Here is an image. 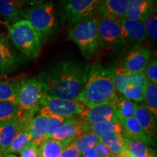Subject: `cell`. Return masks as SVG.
<instances>
[{"mask_svg": "<svg viewBox=\"0 0 157 157\" xmlns=\"http://www.w3.org/2000/svg\"><path fill=\"white\" fill-rule=\"evenodd\" d=\"M48 119V128H47L46 140L51 138L57 129L60 127L66 121V119L58 117V116L52 115L47 118Z\"/></svg>", "mask_w": 157, "mask_h": 157, "instance_id": "cell-33", "label": "cell"}, {"mask_svg": "<svg viewBox=\"0 0 157 157\" xmlns=\"http://www.w3.org/2000/svg\"><path fill=\"white\" fill-rule=\"evenodd\" d=\"M142 22L146 30V36L151 40H156L157 39V16L156 12L147 15Z\"/></svg>", "mask_w": 157, "mask_h": 157, "instance_id": "cell-30", "label": "cell"}, {"mask_svg": "<svg viewBox=\"0 0 157 157\" xmlns=\"http://www.w3.org/2000/svg\"><path fill=\"white\" fill-rule=\"evenodd\" d=\"M82 122L83 133L92 132L98 136H103L111 133H122V127L119 121H105L95 124H87Z\"/></svg>", "mask_w": 157, "mask_h": 157, "instance_id": "cell-20", "label": "cell"}, {"mask_svg": "<svg viewBox=\"0 0 157 157\" xmlns=\"http://www.w3.org/2000/svg\"><path fill=\"white\" fill-rule=\"evenodd\" d=\"M19 154L21 157H40L39 146L31 142L29 143Z\"/></svg>", "mask_w": 157, "mask_h": 157, "instance_id": "cell-35", "label": "cell"}, {"mask_svg": "<svg viewBox=\"0 0 157 157\" xmlns=\"http://www.w3.org/2000/svg\"><path fill=\"white\" fill-rule=\"evenodd\" d=\"M48 128V119L41 114H36L31 119L30 124L31 142L39 146L46 140V133Z\"/></svg>", "mask_w": 157, "mask_h": 157, "instance_id": "cell-21", "label": "cell"}, {"mask_svg": "<svg viewBox=\"0 0 157 157\" xmlns=\"http://www.w3.org/2000/svg\"><path fill=\"white\" fill-rule=\"evenodd\" d=\"M23 5H29L34 7V6L40 5L44 2L45 0H18Z\"/></svg>", "mask_w": 157, "mask_h": 157, "instance_id": "cell-39", "label": "cell"}, {"mask_svg": "<svg viewBox=\"0 0 157 157\" xmlns=\"http://www.w3.org/2000/svg\"><path fill=\"white\" fill-rule=\"evenodd\" d=\"M98 17L93 16L73 25L67 39L75 43L85 58H91L101 49L98 31Z\"/></svg>", "mask_w": 157, "mask_h": 157, "instance_id": "cell-4", "label": "cell"}, {"mask_svg": "<svg viewBox=\"0 0 157 157\" xmlns=\"http://www.w3.org/2000/svg\"><path fill=\"white\" fill-rule=\"evenodd\" d=\"M115 157H132L131 156L130 154H129L128 151H127V150H124V151H122L120 154H119L117 156H114Z\"/></svg>", "mask_w": 157, "mask_h": 157, "instance_id": "cell-40", "label": "cell"}, {"mask_svg": "<svg viewBox=\"0 0 157 157\" xmlns=\"http://www.w3.org/2000/svg\"><path fill=\"white\" fill-rule=\"evenodd\" d=\"M95 147L98 152V157H115L110 151L109 148L107 146H105V145H103V143H101L100 141L97 143Z\"/></svg>", "mask_w": 157, "mask_h": 157, "instance_id": "cell-36", "label": "cell"}, {"mask_svg": "<svg viewBox=\"0 0 157 157\" xmlns=\"http://www.w3.org/2000/svg\"><path fill=\"white\" fill-rule=\"evenodd\" d=\"M144 101L147 108L157 117V84L148 82L144 87Z\"/></svg>", "mask_w": 157, "mask_h": 157, "instance_id": "cell-27", "label": "cell"}, {"mask_svg": "<svg viewBox=\"0 0 157 157\" xmlns=\"http://www.w3.org/2000/svg\"><path fill=\"white\" fill-rule=\"evenodd\" d=\"M121 42L135 44L134 48L140 46L147 38L146 30L142 21L123 19L121 21Z\"/></svg>", "mask_w": 157, "mask_h": 157, "instance_id": "cell-12", "label": "cell"}, {"mask_svg": "<svg viewBox=\"0 0 157 157\" xmlns=\"http://www.w3.org/2000/svg\"><path fill=\"white\" fill-rule=\"evenodd\" d=\"M3 157H17V156H15L13 154H6Z\"/></svg>", "mask_w": 157, "mask_h": 157, "instance_id": "cell-42", "label": "cell"}, {"mask_svg": "<svg viewBox=\"0 0 157 157\" xmlns=\"http://www.w3.org/2000/svg\"><path fill=\"white\" fill-rule=\"evenodd\" d=\"M124 97L135 103H140L144 101V87L129 84L121 93Z\"/></svg>", "mask_w": 157, "mask_h": 157, "instance_id": "cell-31", "label": "cell"}, {"mask_svg": "<svg viewBox=\"0 0 157 157\" xmlns=\"http://www.w3.org/2000/svg\"><path fill=\"white\" fill-rule=\"evenodd\" d=\"M98 31L101 48H113L121 42V21L103 16L98 17Z\"/></svg>", "mask_w": 157, "mask_h": 157, "instance_id": "cell-10", "label": "cell"}, {"mask_svg": "<svg viewBox=\"0 0 157 157\" xmlns=\"http://www.w3.org/2000/svg\"><path fill=\"white\" fill-rule=\"evenodd\" d=\"M0 23H1V21H0Z\"/></svg>", "mask_w": 157, "mask_h": 157, "instance_id": "cell-45", "label": "cell"}, {"mask_svg": "<svg viewBox=\"0 0 157 157\" xmlns=\"http://www.w3.org/2000/svg\"><path fill=\"white\" fill-rule=\"evenodd\" d=\"M153 1H154L155 3H156V0H153Z\"/></svg>", "mask_w": 157, "mask_h": 157, "instance_id": "cell-44", "label": "cell"}, {"mask_svg": "<svg viewBox=\"0 0 157 157\" xmlns=\"http://www.w3.org/2000/svg\"><path fill=\"white\" fill-rule=\"evenodd\" d=\"M153 0H129L125 18L142 21L147 15L156 12Z\"/></svg>", "mask_w": 157, "mask_h": 157, "instance_id": "cell-17", "label": "cell"}, {"mask_svg": "<svg viewBox=\"0 0 157 157\" xmlns=\"http://www.w3.org/2000/svg\"><path fill=\"white\" fill-rule=\"evenodd\" d=\"M21 18L26 20L45 42L54 33L57 26L54 4L52 1L23 10Z\"/></svg>", "mask_w": 157, "mask_h": 157, "instance_id": "cell-5", "label": "cell"}, {"mask_svg": "<svg viewBox=\"0 0 157 157\" xmlns=\"http://www.w3.org/2000/svg\"><path fill=\"white\" fill-rule=\"evenodd\" d=\"M9 37L13 45L26 58L34 59L40 54L42 39L26 20L21 19L10 25Z\"/></svg>", "mask_w": 157, "mask_h": 157, "instance_id": "cell-3", "label": "cell"}, {"mask_svg": "<svg viewBox=\"0 0 157 157\" xmlns=\"http://www.w3.org/2000/svg\"><path fill=\"white\" fill-rule=\"evenodd\" d=\"M101 0H66L63 9L64 21L76 24L95 16Z\"/></svg>", "mask_w": 157, "mask_h": 157, "instance_id": "cell-8", "label": "cell"}, {"mask_svg": "<svg viewBox=\"0 0 157 157\" xmlns=\"http://www.w3.org/2000/svg\"><path fill=\"white\" fill-rule=\"evenodd\" d=\"M71 143L70 141H60L49 138L39 146L40 157H60L64 149Z\"/></svg>", "mask_w": 157, "mask_h": 157, "instance_id": "cell-24", "label": "cell"}, {"mask_svg": "<svg viewBox=\"0 0 157 157\" xmlns=\"http://www.w3.org/2000/svg\"><path fill=\"white\" fill-rule=\"evenodd\" d=\"M20 58L8 41L0 35V74L14 71L18 67Z\"/></svg>", "mask_w": 157, "mask_h": 157, "instance_id": "cell-13", "label": "cell"}, {"mask_svg": "<svg viewBox=\"0 0 157 157\" xmlns=\"http://www.w3.org/2000/svg\"><path fill=\"white\" fill-rule=\"evenodd\" d=\"M40 114L45 118L52 115L58 116L64 119L77 118L85 106L77 101L59 99L44 94L39 103Z\"/></svg>", "mask_w": 157, "mask_h": 157, "instance_id": "cell-6", "label": "cell"}, {"mask_svg": "<svg viewBox=\"0 0 157 157\" xmlns=\"http://www.w3.org/2000/svg\"><path fill=\"white\" fill-rule=\"evenodd\" d=\"M5 155V150H4L3 148H0V157H3Z\"/></svg>", "mask_w": 157, "mask_h": 157, "instance_id": "cell-41", "label": "cell"}, {"mask_svg": "<svg viewBox=\"0 0 157 157\" xmlns=\"http://www.w3.org/2000/svg\"><path fill=\"white\" fill-rule=\"evenodd\" d=\"M20 82L15 79H0V102L17 105Z\"/></svg>", "mask_w": 157, "mask_h": 157, "instance_id": "cell-23", "label": "cell"}, {"mask_svg": "<svg viewBox=\"0 0 157 157\" xmlns=\"http://www.w3.org/2000/svg\"><path fill=\"white\" fill-rule=\"evenodd\" d=\"M140 157H156V156H154V155H146V156H140Z\"/></svg>", "mask_w": 157, "mask_h": 157, "instance_id": "cell-43", "label": "cell"}, {"mask_svg": "<svg viewBox=\"0 0 157 157\" xmlns=\"http://www.w3.org/2000/svg\"><path fill=\"white\" fill-rule=\"evenodd\" d=\"M115 103H103L91 108L85 107L77 119L87 124L119 121Z\"/></svg>", "mask_w": 157, "mask_h": 157, "instance_id": "cell-11", "label": "cell"}, {"mask_svg": "<svg viewBox=\"0 0 157 157\" xmlns=\"http://www.w3.org/2000/svg\"><path fill=\"white\" fill-rule=\"evenodd\" d=\"M148 82L157 84V60L156 58L150 60L143 71Z\"/></svg>", "mask_w": 157, "mask_h": 157, "instance_id": "cell-34", "label": "cell"}, {"mask_svg": "<svg viewBox=\"0 0 157 157\" xmlns=\"http://www.w3.org/2000/svg\"><path fill=\"white\" fill-rule=\"evenodd\" d=\"M23 5L18 0H0V15L5 22L12 25L21 19Z\"/></svg>", "mask_w": 157, "mask_h": 157, "instance_id": "cell-19", "label": "cell"}, {"mask_svg": "<svg viewBox=\"0 0 157 157\" xmlns=\"http://www.w3.org/2000/svg\"><path fill=\"white\" fill-rule=\"evenodd\" d=\"M99 142V136L92 132L82 133L71 143V146L78 152H83L85 149L95 146Z\"/></svg>", "mask_w": 157, "mask_h": 157, "instance_id": "cell-26", "label": "cell"}, {"mask_svg": "<svg viewBox=\"0 0 157 157\" xmlns=\"http://www.w3.org/2000/svg\"><path fill=\"white\" fill-rule=\"evenodd\" d=\"M126 150L132 157H140L146 155L156 156V152L150 146L139 141L127 138V146Z\"/></svg>", "mask_w": 157, "mask_h": 157, "instance_id": "cell-28", "label": "cell"}, {"mask_svg": "<svg viewBox=\"0 0 157 157\" xmlns=\"http://www.w3.org/2000/svg\"><path fill=\"white\" fill-rule=\"evenodd\" d=\"M117 98L112 69L95 65L90 68L87 81L76 101L86 108H91L100 104L116 103Z\"/></svg>", "mask_w": 157, "mask_h": 157, "instance_id": "cell-2", "label": "cell"}, {"mask_svg": "<svg viewBox=\"0 0 157 157\" xmlns=\"http://www.w3.org/2000/svg\"><path fill=\"white\" fill-rule=\"evenodd\" d=\"M127 138L123 133H111L103 136H99V141L108 148L119 144V143L126 142Z\"/></svg>", "mask_w": 157, "mask_h": 157, "instance_id": "cell-32", "label": "cell"}, {"mask_svg": "<svg viewBox=\"0 0 157 157\" xmlns=\"http://www.w3.org/2000/svg\"><path fill=\"white\" fill-rule=\"evenodd\" d=\"M19 119L20 115L10 121L0 122V148L5 151L10 146L16 135L19 127Z\"/></svg>", "mask_w": 157, "mask_h": 157, "instance_id": "cell-22", "label": "cell"}, {"mask_svg": "<svg viewBox=\"0 0 157 157\" xmlns=\"http://www.w3.org/2000/svg\"><path fill=\"white\" fill-rule=\"evenodd\" d=\"M20 113L21 109L15 104L8 102H0V122H5L15 119Z\"/></svg>", "mask_w": 157, "mask_h": 157, "instance_id": "cell-29", "label": "cell"}, {"mask_svg": "<svg viewBox=\"0 0 157 157\" xmlns=\"http://www.w3.org/2000/svg\"><path fill=\"white\" fill-rule=\"evenodd\" d=\"M134 117L145 132L150 137V138L156 142L157 134L156 118L149 111L145 104L137 105Z\"/></svg>", "mask_w": 157, "mask_h": 157, "instance_id": "cell-16", "label": "cell"}, {"mask_svg": "<svg viewBox=\"0 0 157 157\" xmlns=\"http://www.w3.org/2000/svg\"><path fill=\"white\" fill-rule=\"evenodd\" d=\"M60 157H83L80 152L77 151L71 144L68 145L66 148L64 149L63 151L62 152Z\"/></svg>", "mask_w": 157, "mask_h": 157, "instance_id": "cell-37", "label": "cell"}, {"mask_svg": "<svg viewBox=\"0 0 157 157\" xmlns=\"http://www.w3.org/2000/svg\"><path fill=\"white\" fill-rule=\"evenodd\" d=\"M44 94L39 78H23L20 82L17 106L23 111H39V103Z\"/></svg>", "mask_w": 157, "mask_h": 157, "instance_id": "cell-7", "label": "cell"}, {"mask_svg": "<svg viewBox=\"0 0 157 157\" xmlns=\"http://www.w3.org/2000/svg\"><path fill=\"white\" fill-rule=\"evenodd\" d=\"M89 65L64 61L39 74L44 93L59 99L76 101L83 90L89 74Z\"/></svg>", "mask_w": 157, "mask_h": 157, "instance_id": "cell-1", "label": "cell"}, {"mask_svg": "<svg viewBox=\"0 0 157 157\" xmlns=\"http://www.w3.org/2000/svg\"><path fill=\"white\" fill-rule=\"evenodd\" d=\"M115 105L118 119L119 121L134 117L137 107L136 103L129 101L121 95L118 96Z\"/></svg>", "mask_w": 157, "mask_h": 157, "instance_id": "cell-25", "label": "cell"}, {"mask_svg": "<svg viewBox=\"0 0 157 157\" xmlns=\"http://www.w3.org/2000/svg\"><path fill=\"white\" fill-rule=\"evenodd\" d=\"M122 133L127 138L139 141L147 146H156V142L145 132L135 117H131L120 121Z\"/></svg>", "mask_w": 157, "mask_h": 157, "instance_id": "cell-15", "label": "cell"}, {"mask_svg": "<svg viewBox=\"0 0 157 157\" xmlns=\"http://www.w3.org/2000/svg\"><path fill=\"white\" fill-rule=\"evenodd\" d=\"M81 154L83 157H98V152L95 146L85 149Z\"/></svg>", "mask_w": 157, "mask_h": 157, "instance_id": "cell-38", "label": "cell"}, {"mask_svg": "<svg viewBox=\"0 0 157 157\" xmlns=\"http://www.w3.org/2000/svg\"><path fill=\"white\" fill-rule=\"evenodd\" d=\"M82 133V122L77 118H73L66 119V121L57 129L51 138L60 141L72 142Z\"/></svg>", "mask_w": 157, "mask_h": 157, "instance_id": "cell-18", "label": "cell"}, {"mask_svg": "<svg viewBox=\"0 0 157 157\" xmlns=\"http://www.w3.org/2000/svg\"><path fill=\"white\" fill-rule=\"evenodd\" d=\"M150 56L149 48L140 45L137 46L129 52L121 64L112 69L113 73L121 75H131L143 72L150 60Z\"/></svg>", "mask_w": 157, "mask_h": 157, "instance_id": "cell-9", "label": "cell"}, {"mask_svg": "<svg viewBox=\"0 0 157 157\" xmlns=\"http://www.w3.org/2000/svg\"><path fill=\"white\" fill-rule=\"evenodd\" d=\"M129 0H101L98 10L99 16L121 21L125 18Z\"/></svg>", "mask_w": 157, "mask_h": 157, "instance_id": "cell-14", "label": "cell"}]
</instances>
